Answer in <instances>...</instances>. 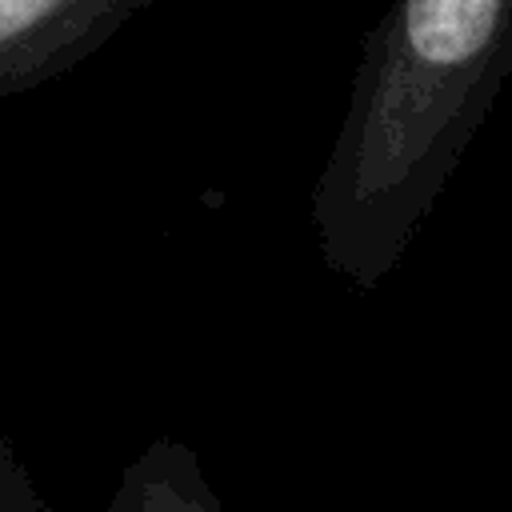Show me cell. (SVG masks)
<instances>
[{"instance_id":"obj_3","label":"cell","mask_w":512,"mask_h":512,"mask_svg":"<svg viewBox=\"0 0 512 512\" xmlns=\"http://www.w3.org/2000/svg\"><path fill=\"white\" fill-rule=\"evenodd\" d=\"M108 512H224V504L196 448L176 436H156L120 472Z\"/></svg>"},{"instance_id":"obj_4","label":"cell","mask_w":512,"mask_h":512,"mask_svg":"<svg viewBox=\"0 0 512 512\" xmlns=\"http://www.w3.org/2000/svg\"><path fill=\"white\" fill-rule=\"evenodd\" d=\"M0 512H48L28 464L16 456L4 432H0Z\"/></svg>"},{"instance_id":"obj_1","label":"cell","mask_w":512,"mask_h":512,"mask_svg":"<svg viewBox=\"0 0 512 512\" xmlns=\"http://www.w3.org/2000/svg\"><path fill=\"white\" fill-rule=\"evenodd\" d=\"M512 72V0H392L364 36L348 108L312 188L328 272L380 288Z\"/></svg>"},{"instance_id":"obj_2","label":"cell","mask_w":512,"mask_h":512,"mask_svg":"<svg viewBox=\"0 0 512 512\" xmlns=\"http://www.w3.org/2000/svg\"><path fill=\"white\" fill-rule=\"evenodd\" d=\"M148 4L156 0H0V96L64 76Z\"/></svg>"}]
</instances>
